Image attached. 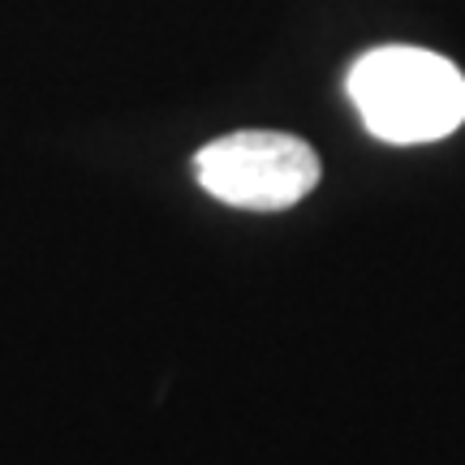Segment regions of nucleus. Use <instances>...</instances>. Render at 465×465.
<instances>
[{
  "mask_svg": "<svg viewBox=\"0 0 465 465\" xmlns=\"http://www.w3.org/2000/svg\"><path fill=\"white\" fill-rule=\"evenodd\" d=\"M345 86L380 143H435L465 121V74L440 52L405 44L375 48L353 61Z\"/></svg>",
  "mask_w": 465,
  "mask_h": 465,
  "instance_id": "f257e3e1",
  "label": "nucleus"
},
{
  "mask_svg": "<svg viewBox=\"0 0 465 465\" xmlns=\"http://www.w3.org/2000/svg\"><path fill=\"white\" fill-rule=\"evenodd\" d=\"M194 177L212 199L246 212H281L302 203L319 182V160L293 134L242 130L194 155Z\"/></svg>",
  "mask_w": 465,
  "mask_h": 465,
  "instance_id": "f03ea898",
  "label": "nucleus"
}]
</instances>
